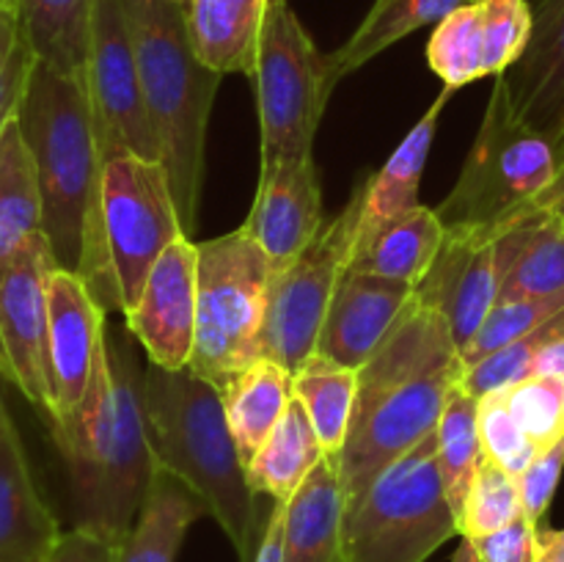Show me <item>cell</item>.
Here are the masks:
<instances>
[{"label": "cell", "mask_w": 564, "mask_h": 562, "mask_svg": "<svg viewBox=\"0 0 564 562\" xmlns=\"http://www.w3.org/2000/svg\"><path fill=\"white\" fill-rule=\"evenodd\" d=\"M479 400L457 383L446 400L444 413L435 424V446H438V468L444 479L446 499H449L455 518L460 516L471 479L482 461V444H479L477 424Z\"/></svg>", "instance_id": "cell-34"}, {"label": "cell", "mask_w": 564, "mask_h": 562, "mask_svg": "<svg viewBox=\"0 0 564 562\" xmlns=\"http://www.w3.org/2000/svg\"><path fill=\"white\" fill-rule=\"evenodd\" d=\"M518 516H523L518 477L482 455L457 516V534L463 540H477L496 529H505Z\"/></svg>", "instance_id": "cell-35"}, {"label": "cell", "mask_w": 564, "mask_h": 562, "mask_svg": "<svg viewBox=\"0 0 564 562\" xmlns=\"http://www.w3.org/2000/svg\"><path fill=\"white\" fill-rule=\"evenodd\" d=\"M33 154L44 207V237L55 264L80 275L97 240L102 149L86 77L33 61L17 108Z\"/></svg>", "instance_id": "cell-4"}, {"label": "cell", "mask_w": 564, "mask_h": 562, "mask_svg": "<svg viewBox=\"0 0 564 562\" xmlns=\"http://www.w3.org/2000/svg\"><path fill=\"white\" fill-rule=\"evenodd\" d=\"M33 61H36V55L22 36L17 14L0 11V138L20 108Z\"/></svg>", "instance_id": "cell-40"}, {"label": "cell", "mask_w": 564, "mask_h": 562, "mask_svg": "<svg viewBox=\"0 0 564 562\" xmlns=\"http://www.w3.org/2000/svg\"><path fill=\"white\" fill-rule=\"evenodd\" d=\"M143 102L187 237L196 235L207 127L224 75L196 55L187 9L174 0H124Z\"/></svg>", "instance_id": "cell-5"}, {"label": "cell", "mask_w": 564, "mask_h": 562, "mask_svg": "<svg viewBox=\"0 0 564 562\" xmlns=\"http://www.w3.org/2000/svg\"><path fill=\"white\" fill-rule=\"evenodd\" d=\"M551 209H556V213H560L562 218H564V196L560 198V202H556V207H551Z\"/></svg>", "instance_id": "cell-50"}, {"label": "cell", "mask_w": 564, "mask_h": 562, "mask_svg": "<svg viewBox=\"0 0 564 562\" xmlns=\"http://www.w3.org/2000/svg\"><path fill=\"white\" fill-rule=\"evenodd\" d=\"M325 457L314 424L301 400H292L281 422L268 435L253 461L248 463V483L259 496L290 505L292 496L301 490L308 474Z\"/></svg>", "instance_id": "cell-30"}, {"label": "cell", "mask_w": 564, "mask_h": 562, "mask_svg": "<svg viewBox=\"0 0 564 562\" xmlns=\"http://www.w3.org/2000/svg\"><path fill=\"white\" fill-rule=\"evenodd\" d=\"M527 53L505 80L512 110L551 141L564 136V0H538Z\"/></svg>", "instance_id": "cell-20"}, {"label": "cell", "mask_w": 564, "mask_h": 562, "mask_svg": "<svg viewBox=\"0 0 564 562\" xmlns=\"http://www.w3.org/2000/svg\"><path fill=\"white\" fill-rule=\"evenodd\" d=\"M463 3L466 0H375L352 36L328 55L330 75L339 83L419 28L438 25Z\"/></svg>", "instance_id": "cell-31"}, {"label": "cell", "mask_w": 564, "mask_h": 562, "mask_svg": "<svg viewBox=\"0 0 564 562\" xmlns=\"http://www.w3.org/2000/svg\"><path fill=\"white\" fill-rule=\"evenodd\" d=\"M259 165L314 154V136L336 80L328 55L297 20L290 0H268L253 69Z\"/></svg>", "instance_id": "cell-10"}, {"label": "cell", "mask_w": 564, "mask_h": 562, "mask_svg": "<svg viewBox=\"0 0 564 562\" xmlns=\"http://www.w3.org/2000/svg\"><path fill=\"white\" fill-rule=\"evenodd\" d=\"M499 301L564 295V218L534 209L496 235Z\"/></svg>", "instance_id": "cell-23"}, {"label": "cell", "mask_w": 564, "mask_h": 562, "mask_svg": "<svg viewBox=\"0 0 564 562\" xmlns=\"http://www.w3.org/2000/svg\"><path fill=\"white\" fill-rule=\"evenodd\" d=\"M532 28V0H466L433 28L427 64L449 91L496 80L527 53Z\"/></svg>", "instance_id": "cell-14"}, {"label": "cell", "mask_w": 564, "mask_h": 562, "mask_svg": "<svg viewBox=\"0 0 564 562\" xmlns=\"http://www.w3.org/2000/svg\"><path fill=\"white\" fill-rule=\"evenodd\" d=\"M501 391L507 408L538 452L560 444L564 439V380L529 375Z\"/></svg>", "instance_id": "cell-38"}, {"label": "cell", "mask_w": 564, "mask_h": 562, "mask_svg": "<svg viewBox=\"0 0 564 562\" xmlns=\"http://www.w3.org/2000/svg\"><path fill=\"white\" fill-rule=\"evenodd\" d=\"M564 472V439L560 444L549 446L532 461V466L518 477V490H521L523 516L532 523H543L551 501H554L556 488Z\"/></svg>", "instance_id": "cell-41"}, {"label": "cell", "mask_w": 564, "mask_h": 562, "mask_svg": "<svg viewBox=\"0 0 564 562\" xmlns=\"http://www.w3.org/2000/svg\"><path fill=\"white\" fill-rule=\"evenodd\" d=\"M325 226L323 187L314 154L259 165V185L242 229L273 268L292 262Z\"/></svg>", "instance_id": "cell-18"}, {"label": "cell", "mask_w": 564, "mask_h": 562, "mask_svg": "<svg viewBox=\"0 0 564 562\" xmlns=\"http://www.w3.org/2000/svg\"><path fill=\"white\" fill-rule=\"evenodd\" d=\"M538 529V523L529 521L527 516H518L505 529H496V532L468 540V543L474 545L479 562H532Z\"/></svg>", "instance_id": "cell-42"}, {"label": "cell", "mask_w": 564, "mask_h": 562, "mask_svg": "<svg viewBox=\"0 0 564 562\" xmlns=\"http://www.w3.org/2000/svg\"><path fill=\"white\" fill-rule=\"evenodd\" d=\"M86 88L102 160L113 154L160 160L158 138L143 102L124 0H94Z\"/></svg>", "instance_id": "cell-12"}, {"label": "cell", "mask_w": 564, "mask_h": 562, "mask_svg": "<svg viewBox=\"0 0 564 562\" xmlns=\"http://www.w3.org/2000/svg\"><path fill=\"white\" fill-rule=\"evenodd\" d=\"M198 251L196 240L180 235L149 270L135 306L124 314L132 339L149 364L160 369H191L196 342Z\"/></svg>", "instance_id": "cell-15"}, {"label": "cell", "mask_w": 564, "mask_h": 562, "mask_svg": "<svg viewBox=\"0 0 564 562\" xmlns=\"http://www.w3.org/2000/svg\"><path fill=\"white\" fill-rule=\"evenodd\" d=\"M356 240V198L292 262L273 270L264 314L262 356L273 358L292 375L317 353L319 331L345 273Z\"/></svg>", "instance_id": "cell-11"}, {"label": "cell", "mask_w": 564, "mask_h": 562, "mask_svg": "<svg viewBox=\"0 0 564 562\" xmlns=\"http://www.w3.org/2000/svg\"><path fill=\"white\" fill-rule=\"evenodd\" d=\"M61 527L39 496L20 433L9 411L0 417V562H44Z\"/></svg>", "instance_id": "cell-22"}, {"label": "cell", "mask_w": 564, "mask_h": 562, "mask_svg": "<svg viewBox=\"0 0 564 562\" xmlns=\"http://www.w3.org/2000/svg\"><path fill=\"white\" fill-rule=\"evenodd\" d=\"M17 9H20V0H0V11L6 14H17Z\"/></svg>", "instance_id": "cell-49"}, {"label": "cell", "mask_w": 564, "mask_h": 562, "mask_svg": "<svg viewBox=\"0 0 564 562\" xmlns=\"http://www.w3.org/2000/svg\"><path fill=\"white\" fill-rule=\"evenodd\" d=\"M477 424H479V444L482 455L494 461L496 466L507 468L510 474L521 477L534 457L540 455L538 446L529 441L521 424L510 413L505 400V391H488L479 397L477 406Z\"/></svg>", "instance_id": "cell-39"}, {"label": "cell", "mask_w": 564, "mask_h": 562, "mask_svg": "<svg viewBox=\"0 0 564 562\" xmlns=\"http://www.w3.org/2000/svg\"><path fill=\"white\" fill-rule=\"evenodd\" d=\"M207 516L204 501L165 468H154L147 501L116 562H176L187 529Z\"/></svg>", "instance_id": "cell-27"}, {"label": "cell", "mask_w": 564, "mask_h": 562, "mask_svg": "<svg viewBox=\"0 0 564 562\" xmlns=\"http://www.w3.org/2000/svg\"><path fill=\"white\" fill-rule=\"evenodd\" d=\"M198 295L191 369L220 391L262 358L273 262L246 229L196 242Z\"/></svg>", "instance_id": "cell-9"}, {"label": "cell", "mask_w": 564, "mask_h": 562, "mask_svg": "<svg viewBox=\"0 0 564 562\" xmlns=\"http://www.w3.org/2000/svg\"><path fill=\"white\" fill-rule=\"evenodd\" d=\"M532 562H564V527L562 529H538Z\"/></svg>", "instance_id": "cell-46"}, {"label": "cell", "mask_w": 564, "mask_h": 562, "mask_svg": "<svg viewBox=\"0 0 564 562\" xmlns=\"http://www.w3.org/2000/svg\"><path fill=\"white\" fill-rule=\"evenodd\" d=\"M463 372L449 323L413 290L386 339L358 369L356 408L339 455L345 501L433 433Z\"/></svg>", "instance_id": "cell-2"}, {"label": "cell", "mask_w": 564, "mask_h": 562, "mask_svg": "<svg viewBox=\"0 0 564 562\" xmlns=\"http://www.w3.org/2000/svg\"><path fill=\"white\" fill-rule=\"evenodd\" d=\"M147 422L154 461L180 477L218 521L237 560L253 562L268 521L259 518V494L226 422L218 386L193 369L147 367Z\"/></svg>", "instance_id": "cell-3"}, {"label": "cell", "mask_w": 564, "mask_h": 562, "mask_svg": "<svg viewBox=\"0 0 564 562\" xmlns=\"http://www.w3.org/2000/svg\"><path fill=\"white\" fill-rule=\"evenodd\" d=\"M292 378L295 375L290 369L281 367L273 358L262 356L248 364L242 372H237L229 380V386L220 391L226 422H229L231 439H235L246 468L259 452V446L273 433L275 424L281 422L290 402L295 400Z\"/></svg>", "instance_id": "cell-26"}, {"label": "cell", "mask_w": 564, "mask_h": 562, "mask_svg": "<svg viewBox=\"0 0 564 562\" xmlns=\"http://www.w3.org/2000/svg\"><path fill=\"white\" fill-rule=\"evenodd\" d=\"M411 295L413 287L345 268L319 331L317 353L334 358L341 367L361 369L386 339Z\"/></svg>", "instance_id": "cell-19"}, {"label": "cell", "mask_w": 564, "mask_h": 562, "mask_svg": "<svg viewBox=\"0 0 564 562\" xmlns=\"http://www.w3.org/2000/svg\"><path fill=\"white\" fill-rule=\"evenodd\" d=\"M532 375H545V378L564 380V334L551 339L534 358Z\"/></svg>", "instance_id": "cell-45"}, {"label": "cell", "mask_w": 564, "mask_h": 562, "mask_svg": "<svg viewBox=\"0 0 564 562\" xmlns=\"http://www.w3.org/2000/svg\"><path fill=\"white\" fill-rule=\"evenodd\" d=\"M452 94L455 91L444 88L433 99V105L424 110L422 119L411 127V132L402 138V143L386 160L383 169L356 187V193H352V198H356V240H352V257L380 229H386L391 220L405 215L408 209L419 207V187H422L424 165H427L433 138L438 132L441 114H444Z\"/></svg>", "instance_id": "cell-21"}, {"label": "cell", "mask_w": 564, "mask_h": 562, "mask_svg": "<svg viewBox=\"0 0 564 562\" xmlns=\"http://www.w3.org/2000/svg\"><path fill=\"white\" fill-rule=\"evenodd\" d=\"M452 562H479V560H477V554H474V545L468 543V540H463L460 549L452 554Z\"/></svg>", "instance_id": "cell-48"}, {"label": "cell", "mask_w": 564, "mask_h": 562, "mask_svg": "<svg viewBox=\"0 0 564 562\" xmlns=\"http://www.w3.org/2000/svg\"><path fill=\"white\" fill-rule=\"evenodd\" d=\"M554 180V141L512 110L505 80L496 77L460 176L435 213L446 229L468 226L499 235L523 215L543 209Z\"/></svg>", "instance_id": "cell-7"}, {"label": "cell", "mask_w": 564, "mask_h": 562, "mask_svg": "<svg viewBox=\"0 0 564 562\" xmlns=\"http://www.w3.org/2000/svg\"><path fill=\"white\" fill-rule=\"evenodd\" d=\"M499 287L496 235L455 226L446 229L444 246L416 287V295L444 314L457 350H463L499 301Z\"/></svg>", "instance_id": "cell-16"}, {"label": "cell", "mask_w": 564, "mask_h": 562, "mask_svg": "<svg viewBox=\"0 0 564 562\" xmlns=\"http://www.w3.org/2000/svg\"><path fill=\"white\" fill-rule=\"evenodd\" d=\"M50 306V372L55 413L50 424L61 428L86 397L105 342V309L77 273L55 268L47 281Z\"/></svg>", "instance_id": "cell-17"}, {"label": "cell", "mask_w": 564, "mask_h": 562, "mask_svg": "<svg viewBox=\"0 0 564 562\" xmlns=\"http://www.w3.org/2000/svg\"><path fill=\"white\" fill-rule=\"evenodd\" d=\"M554 147H556V180H554V185H551V191L545 193L543 209L556 207V202L564 196V136L554 143Z\"/></svg>", "instance_id": "cell-47"}, {"label": "cell", "mask_w": 564, "mask_h": 562, "mask_svg": "<svg viewBox=\"0 0 564 562\" xmlns=\"http://www.w3.org/2000/svg\"><path fill=\"white\" fill-rule=\"evenodd\" d=\"M182 229L169 174L160 160L113 154L102 163L97 240L80 279L105 312L127 314L149 270Z\"/></svg>", "instance_id": "cell-6"}, {"label": "cell", "mask_w": 564, "mask_h": 562, "mask_svg": "<svg viewBox=\"0 0 564 562\" xmlns=\"http://www.w3.org/2000/svg\"><path fill=\"white\" fill-rule=\"evenodd\" d=\"M562 334H564V309L560 314H554L551 320H545L543 325H538L534 331L523 334L521 339L510 342V345L490 353V356L482 358V361L466 367V372H463V380H460L463 389L479 400V397L488 395V391L507 389V386L529 378L538 353L543 350L551 339H556V336Z\"/></svg>", "instance_id": "cell-36"}, {"label": "cell", "mask_w": 564, "mask_h": 562, "mask_svg": "<svg viewBox=\"0 0 564 562\" xmlns=\"http://www.w3.org/2000/svg\"><path fill=\"white\" fill-rule=\"evenodd\" d=\"M55 268L42 235L0 273V375L47 419L55 413L47 306V281Z\"/></svg>", "instance_id": "cell-13"}, {"label": "cell", "mask_w": 564, "mask_h": 562, "mask_svg": "<svg viewBox=\"0 0 564 562\" xmlns=\"http://www.w3.org/2000/svg\"><path fill=\"white\" fill-rule=\"evenodd\" d=\"M562 309H564V295L496 301V306L490 309V314L485 317V323L479 325L474 339L460 350L463 367H471V364L488 358L490 353L501 350V347H507L510 342L521 339L523 334H529V331H534L538 325H543L545 320L560 314Z\"/></svg>", "instance_id": "cell-37"}, {"label": "cell", "mask_w": 564, "mask_h": 562, "mask_svg": "<svg viewBox=\"0 0 564 562\" xmlns=\"http://www.w3.org/2000/svg\"><path fill=\"white\" fill-rule=\"evenodd\" d=\"M3 411H6V406H3V397H0V417H3Z\"/></svg>", "instance_id": "cell-51"}, {"label": "cell", "mask_w": 564, "mask_h": 562, "mask_svg": "<svg viewBox=\"0 0 564 562\" xmlns=\"http://www.w3.org/2000/svg\"><path fill=\"white\" fill-rule=\"evenodd\" d=\"M174 3H182L187 9V3H191V0H174Z\"/></svg>", "instance_id": "cell-52"}, {"label": "cell", "mask_w": 564, "mask_h": 562, "mask_svg": "<svg viewBox=\"0 0 564 562\" xmlns=\"http://www.w3.org/2000/svg\"><path fill=\"white\" fill-rule=\"evenodd\" d=\"M130 331L108 328L91 383L77 411L53 430L69 468L75 527L121 545L152 485L154 461L147 422V369Z\"/></svg>", "instance_id": "cell-1"}, {"label": "cell", "mask_w": 564, "mask_h": 562, "mask_svg": "<svg viewBox=\"0 0 564 562\" xmlns=\"http://www.w3.org/2000/svg\"><path fill=\"white\" fill-rule=\"evenodd\" d=\"M44 235L42 191L17 116L0 138V273Z\"/></svg>", "instance_id": "cell-29"}, {"label": "cell", "mask_w": 564, "mask_h": 562, "mask_svg": "<svg viewBox=\"0 0 564 562\" xmlns=\"http://www.w3.org/2000/svg\"><path fill=\"white\" fill-rule=\"evenodd\" d=\"M94 0H20L17 20L36 61L86 77Z\"/></svg>", "instance_id": "cell-32"}, {"label": "cell", "mask_w": 564, "mask_h": 562, "mask_svg": "<svg viewBox=\"0 0 564 562\" xmlns=\"http://www.w3.org/2000/svg\"><path fill=\"white\" fill-rule=\"evenodd\" d=\"M268 0H191L187 31L198 58L218 75H246L257 69V47Z\"/></svg>", "instance_id": "cell-25"}, {"label": "cell", "mask_w": 564, "mask_h": 562, "mask_svg": "<svg viewBox=\"0 0 564 562\" xmlns=\"http://www.w3.org/2000/svg\"><path fill=\"white\" fill-rule=\"evenodd\" d=\"M455 534L435 430L345 501L341 512L345 562H427Z\"/></svg>", "instance_id": "cell-8"}, {"label": "cell", "mask_w": 564, "mask_h": 562, "mask_svg": "<svg viewBox=\"0 0 564 562\" xmlns=\"http://www.w3.org/2000/svg\"><path fill=\"white\" fill-rule=\"evenodd\" d=\"M284 521L286 505L284 501H273V510L268 516V527H264L262 543H259L253 562H281V551H284Z\"/></svg>", "instance_id": "cell-44"}, {"label": "cell", "mask_w": 564, "mask_h": 562, "mask_svg": "<svg viewBox=\"0 0 564 562\" xmlns=\"http://www.w3.org/2000/svg\"><path fill=\"white\" fill-rule=\"evenodd\" d=\"M341 512L345 490L339 455H325L286 505L281 562H345Z\"/></svg>", "instance_id": "cell-24"}, {"label": "cell", "mask_w": 564, "mask_h": 562, "mask_svg": "<svg viewBox=\"0 0 564 562\" xmlns=\"http://www.w3.org/2000/svg\"><path fill=\"white\" fill-rule=\"evenodd\" d=\"M446 240V226L438 213L424 204L408 209L386 229H380L347 268L358 273L378 275V279L400 281L416 290L427 270L433 268L441 246Z\"/></svg>", "instance_id": "cell-28"}, {"label": "cell", "mask_w": 564, "mask_h": 562, "mask_svg": "<svg viewBox=\"0 0 564 562\" xmlns=\"http://www.w3.org/2000/svg\"><path fill=\"white\" fill-rule=\"evenodd\" d=\"M292 389L306 408L325 455H341L358 397V369L314 353L292 378Z\"/></svg>", "instance_id": "cell-33"}, {"label": "cell", "mask_w": 564, "mask_h": 562, "mask_svg": "<svg viewBox=\"0 0 564 562\" xmlns=\"http://www.w3.org/2000/svg\"><path fill=\"white\" fill-rule=\"evenodd\" d=\"M116 556H119V545L75 527L61 534L44 562H116Z\"/></svg>", "instance_id": "cell-43"}]
</instances>
